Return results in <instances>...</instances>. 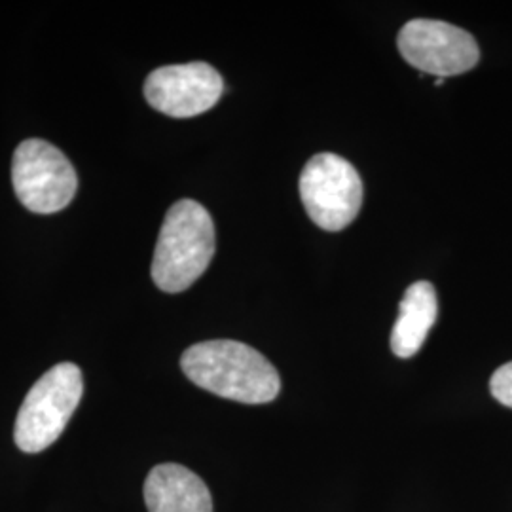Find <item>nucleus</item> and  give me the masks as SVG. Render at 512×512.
Instances as JSON below:
<instances>
[{"label": "nucleus", "instance_id": "1", "mask_svg": "<svg viewBox=\"0 0 512 512\" xmlns=\"http://www.w3.org/2000/svg\"><path fill=\"white\" fill-rule=\"evenodd\" d=\"M181 366L192 384L236 403H272L281 391L275 366L236 340L200 342L184 351Z\"/></svg>", "mask_w": 512, "mask_h": 512}, {"label": "nucleus", "instance_id": "2", "mask_svg": "<svg viewBox=\"0 0 512 512\" xmlns=\"http://www.w3.org/2000/svg\"><path fill=\"white\" fill-rule=\"evenodd\" d=\"M215 224L202 203L181 200L165 215L152 258V279L164 293H183L215 256Z\"/></svg>", "mask_w": 512, "mask_h": 512}, {"label": "nucleus", "instance_id": "3", "mask_svg": "<svg viewBox=\"0 0 512 512\" xmlns=\"http://www.w3.org/2000/svg\"><path fill=\"white\" fill-rule=\"evenodd\" d=\"M84 395L82 370L59 363L33 385L21 404L14 439L25 454H38L61 437Z\"/></svg>", "mask_w": 512, "mask_h": 512}, {"label": "nucleus", "instance_id": "4", "mask_svg": "<svg viewBox=\"0 0 512 512\" xmlns=\"http://www.w3.org/2000/svg\"><path fill=\"white\" fill-rule=\"evenodd\" d=\"M12 184L25 209L52 215L73 202L78 177L59 148L42 139H27L14 152Z\"/></svg>", "mask_w": 512, "mask_h": 512}, {"label": "nucleus", "instance_id": "5", "mask_svg": "<svg viewBox=\"0 0 512 512\" xmlns=\"http://www.w3.org/2000/svg\"><path fill=\"white\" fill-rule=\"evenodd\" d=\"M300 198L310 219L327 232H340L357 219L363 205V181L342 156H313L300 175Z\"/></svg>", "mask_w": 512, "mask_h": 512}, {"label": "nucleus", "instance_id": "6", "mask_svg": "<svg viewBox=\"0 0 512 512\" xmlns=\"http://www.w3.org/2000/svg\"><path fill=\"white\" fill-rule=\"evenodd\" d=\"M397 46L412 67L437 78L467 73L480 59L471 33L437 19L408 21L399 33Z\"/></svg>", "mask_w": 512, "mask_h": 512}, {"label": "nucleus", "instance_id": "7", "mask_svg": "<svg viewBox=\"0 0 512 512\" xmlns=\"http://www.w3.org/2000/svg\"><path fill=\"white\" fill-rule=\"evenodd\" d=\"M224 93V80L203 61L167 65L148 74L145 99L171 118H192L213 109Z\"/></svg>", "mask_w": 512, "mask_h": 512}, {"label": "nucleus", "instance_id": "8", "mask_svg": "<svg viewBox=\"0 0 512 512\" xmlns=\"http://www.w3.org/2000/svg\"><path fill=\"white\" fill-rule=\"evenodd\" d=\"M145 503L148 512H213L205 482L179 463H162L148 473Z\"/></svg>", "mask_w": 512, "mask_h": 512}, {"label": "nucleus", "instance_id": "9", "mask_svg": "<svg viewBox=\"0 0 512 512\" xmlns=\"http://www.w3.org/2000/svg\"><path fill=\"white\" fill-rule=\"evenodd\" d=\"M439 315L437 291L429 281H418L404 293L399 319L391 332V349L397 357L410 359L420 351Z\"/></svg>", "mask_w": 512, "mask_h": 512}, {"label": "nucleus", "instance_id": "10", "mask_svg": "<svg viewBox=\"0 0 512 512\" xmlns=\"http://www.w3.org/2000/svg\"><path fill=\"white\" fill-rule=\"evenodd\" d=\"M490 391L495 401L512 408V361L495 370L490 380Z\"/></svg>", "mask_w": 512, "mask_h": 512}, {"label": "nucleus", "instance_id": "11", "mask_svg": "<svg viewBox=\"0 0 512 512\" xmlns=\"http://www.w3.org/2000/svg\"><path fill=\"white\" fill-rule=\"evenodd\" d=\"M444 84V78H437V82H435V86H442Z\"/></svg>", "mask_w": 512, "mask_h": 512}]
</instances>
